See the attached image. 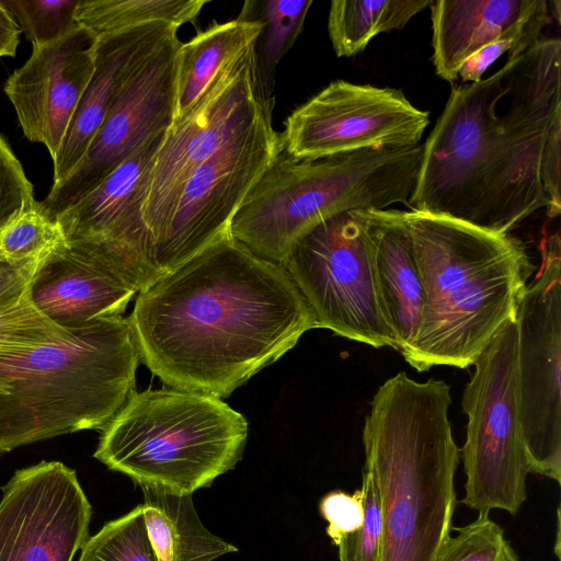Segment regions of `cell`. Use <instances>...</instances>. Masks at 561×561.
Returning a JSON list of instances; mask_svg holds the SVG:
<instances>
[{
	"mask_svg": "<svg viewBox=\"0 0 561 561\" xmlns=\"http://www.w3.org/2000/svg\"><path fill=\"white\" fill-rule=\"evenodd\" d=\"M140 360L174 389L228 397L316 329L287 271L230 233L137 293Z\"/></svg>",
	"mask_w": 561,
	"mask_h": 561,
	"instance_id": "1",
	"label": "cell"
},
{
	"mask_svg": "<svg viewBox=\"0 0 561 561\" xmlns=\"http://www.w3.org/2000/svg\"><path fill=\"white\" fill-rule=\"evenodd\" d=\"M561 116V42L541 38L486 79L453 87L423 144L411 210L510 233L548 208L541 156Z\"/></svg>",
	"mask_w": 561,
	"mask_h": 561,
	"instance_id": "2",
	"label": "cell"
},
{
	"mask_svg": "<svg viewBox=\"0 0 561 561\" xmlns=\"http://www.w3.org/2000/svg\"><path fill=\"white\" fill-rule=\"evenodd\" d=\"M450 387L400 371L376 391L363 430L364 470L381 513L380 561H436L450 537L459 462Z\"/></svg>",
	"mask_w": 561,
	"mask_h": 561,
	"instance_id": "3",
	"label": "cell"
},
{
	"mask_svg": "<svg viewBox=\"0 0 561 561\" xmlns=\"http://www.w3.org/2000/svg\"><path fill=\"white\" fill-rule=\"evenodd\" d=\"M424 305L404 358L419 371L467 368L515 317L535 266L525 243L445 216L404 211Z\"/></svg>",
	"mask_w": 561,
	"mask_h": 561,
	"instance_id": "4",
	"label": "cell"
},
{
	"mask_svg": "<svg viewBox=\"0 0 561 561\" xmlns=\"http://www.w3.org/2000/svg\"><path fill=\"white\" fill-rule=\"evenodd\" d=\"M140 355L128 318L69 330L0 371V454L102 430L135 391Z\"/></svg>",
	"mask_w": 561,
	"mask_h": 561,
	"instance_id": "5",
	"label": "cell"
},
{
	"mask_svg": "<svg viewBox=\"0 0 561 561\" xmlns=\"http://www.w3.org/2000/svg\"><path fill=\"white\" fill-rule=\"evenodd\" d=\"M422 153L423 144L317 159L282 149L239 207L230 234L256 256L282 265L302 234L336 214L409 205Z\"/></svg>",
	"mask_w": 561,
	"mask_h": 561,
	"instance_id": "6",
	"label": "cell"
},
{
	"mask_svg": "<svg viewBox=\"0 0 561 561\" xmlns=\"http://www.w3.org/2000/svg\"><path fill=\"white\" fill-rule=\"evenodd\" d=\"M244 416L220 398L182 389L134 391L102 428L94 458L140 486L192 494L234 468Z\"/></svg>",
	"mask_w": 561,
	"mask_h": 561,
	"instance_id": "7",
	"label": "cell"
},
{
	"mask_svg": "<svg viewBox=\"0 0 561 561\" xmlns=\"http://www.w3.org/2000/svg\"><path fill=\"white\" fill-rule=\"evenodd\" d=\"M473 366L461 400L468 419L461 503L479 514L500 508L515 515L527 499L530 472L519 414L515 317L502 324Z\"/></svg>",
	"mask_w": 561,
	"mask_h": 561,
	"instance_id": "8",
	"label": "cell"
},
{
	"mask_svg": "<svg viewBox=\"0 0 561 561\" xmlns=\"http://www.w3.org/2000/svg\"><path fill=\"white\" fill-rule=\"evenodd\" d=\"M282 266L305 299L316 329L376 348H394L360 210L343 211L316 225L294 243Z\"/></svg>",
	"mask_w": 561,
	"mask_h": 561,
	"instance_id": "9",
	"label": "cell"
},
{
	"mask_svg": "<svg viewBox=\"0 0 561 561\" xmlns=\"http://www.w3.org/2000/svg\"><path fill=\"white\" fill-rule=\"evenodd\" d=\"M273 100L265 95L262 85L255 42L225 64L190 113L168 129L142 209L148 261L192 174Z\"/></svg>",
	"mask_w": 561,
	"mask_h": 561,
	"instance_id": "10",
	"label": "cell"
},
{
	"mask_svg": "<svg viewBox=\"0 0 561 561\" xmlns=\"http://www.w3.org/2000/svg\"><path fill=\"white\" fill-rule=\"evenodd\" d=\"M274 101L222 144L187 181L178 206L153 243L149 263L157 279L221 237L248 193L283 149L273 127Z\"/></svg>",
	"mask_w": 561,
	"mask_h": 561,
	"instance_id": "11",
	"label": "cell"
},
{
	"mask_svg": "<svg viewBox=\"0 0 561 561\" xmlns=\"http://www.w3.org/2000/svg\"><path fill=\"white\" fill-rule=\"evenodd\" d=\"M540 270L516 310L517 385L530 472L561 482V240L541 243Z\"/></svg>",
	"mask_w": 561,
	"mask_h": 561,
	"instance_id": "12",
	"label": "cell"
},
{
	"mask_svg": "<svg viewBox=\"0 0 561 561\" xmlns=\"http://www.w3.org/2000/svg\"><path fill=\"white\" fill-rule=\"evenodd\" d=\"M428 124L400 90L335 80L293 111L280 135L288 154L317 159L414 147Z\"/></svg>",
	"mask_w": 561,
	"mask_h": 561,
	"instance_id": "13",
	"label": "cell"
},
{
	"mask_svg": "<svg viewBox=\"0 0 561 561\" xmlns=\"http://www.w3.org/2000/svg\"><path fill=\"white\" fill-rule=\"evenodd\" d=\"M167 131L145 141L55 217L69 249L100 262L137 291L157 280L148 261L142 209Z\"/></svg>",
	"mask_w": 561,
	"mask_h": 561,
	"instance_id": "14",
	"label": "cell"
},
{
	"mask_svg": "<svg viewBox=\"0 0 561 561\" xmlns=\"http://www.w3.org/2000/svg\"><path fill=\"white\" fill-rule=\"evenodd\" d=\"M180 45L176 31L137 65L116 94L83 158L38 202L47 215L55 219L145 141L171 127Z\"/></svg>",
	"mask_w": 561,
	"mask_h": 561,
	"instance_id": "15",
	"label": "cell"
},
{
	"mask_svg": "<svg viewBox=\"0 0 561 561\" xmlns=\"http://www.w3.org/2000/svg\"><path fill=\"white\" fill-rule=\"evenodd\" d=\"M1 490L0 561L73 560L92 516L73 469L41 461L15 471Z\"/></svg>",
	"mask_w": 561,
	"mask_h": 561,
	"instance_id": "16",
	"label": "cell"
},
{
	"mask_svg": "<svg viewBox=\"0 0 561 561\" xmlns=\"http://www.w3.org/2000/svg\"><path fill=\"white\" fill-rule=\"evenodd\" d=\"M96 41L79 24L61 38L33 47L3 84L24 136L44 145L53 161L93 75Z\"/></svg>",
	"mask_w": 561,
	"mask_h": 561,
	"instance_id": "17",
	"label": "cell"
},
{
	"mask_svg": "<svg viewBox=\"0 0 561 561\" xmlns=\"http://www.w3.org/2000/svg\"><path fill=\"white\" fill-rule=\"evenodd\" d=\"M178 30L165 22H149L98 36L94 71L53 161L51 185L62 182L83 158L137 65Z\"/></svg>",
	"mask_w": 561,
	"mask_h": 561,
	"instance_id": "18",
	"label": "cell"
},
{
	"mask_svg": "<svg viewBox=\"0 0 561 561\" xmlns=\"http://www.w3.org/2000/svg\"><path fill=\"white\" fill-rule=\"evenodd\" d=\"M137 293L100 262L69 248L38 270L31 287L36 308L65 330L123 316Z\"/></svg>",
	"mask_w": 561,
	"mask_h": 561,
	"instance_id": "19",
	"label": "cell"
},
{
	"mask_svg": "<svg viewBox=\"0 0 561 561\" xmlns=\"http://www.w3.org/2000/svg\"><path fill=\"white\" fill-rule=\"evenodd\" d=\"M370 244L377 294L394 350L405 358L413 346L424 290L404 211L362 209Z\"/></svg>",
	"mask_w": 561,
	"mask_h": 561,
	"instance_id": "20",
	"label": "cell"
},
{
	"mask_svg": "<svg viewBox=\"0 0 561 561\" xmlns=\"http://www.w3.org/2000/svg\"><path fill=\"white\" fill-rule=\"evenodd\" d=\"M542 0H437L431 5L433 65L454 82L462 64L536 11Z\"/></svg>",
	"mask_w": 561,
	"mask_h": 561,
	"instance_id": "21",
	"label": "cell"
},
{
	"mask_svg": "<svg viewBox=\"0 0 561 561\" xmlns=\"http://www.w3.org/2000/svg\"><path fill=\"white\" fill-rule=\"evenodd\" d=\"M149 538L159 561H213L238 551L202 524L192 494L140 486Z\"/></svg>",
	"mask_w": 561,
	"mask_h": 561,
	"instance_id": "22",
	"label": "cell"
},
{
	"mask_svg": "<svg viewBox=\"0 0 561 561\" xmlns=\"http://www.w3.org/2000/svg\"><path fill=\"white\" fill-rule=\"evenodd\" d=\"M262 27L260 21L237 18L225 23L215 22L188 42L181 43L172 125L190 113L225 64L257 41Z\"/></svg>",
	"mask_w": 561,
	"mask_h": 561,
	"instance_id": "23",
	"label": "cell"
},
{
	"mask_svg": "<svg viewBox=\"0 0 561 561\" xmlns=\"http://www.w3.org/2000/svg\"><path fill=\"white\" fill-rule=\"evenodd\" d=\"M34 264L0 262V371L33 347L68 334L34 305L31 287Z\"/></svg>",
	"mask_w": 561,
	"mask_h": 561,
	"instance_id": "24",
	"label": "cell"
},
{
	"mask_svg": "<svg viewBox=\"0 0 561 561\" xmlns=\"http://www.w3.org/2000/svg\"><path fill=\"white\" fill-rule=\"evenodd\" d=\"M433 0H335L330 3L328 32L337 57L363 51L377 35L403 28Z\"/></svg>",
	"mask_w": 561,
	"mask_h": 561,
	"instance_id": "25",
	"label": "cell"
},
{
	"mask_svg": "<svg viewBox=\"0 0 561 561\" xmlns=\"http://www.w3.org/2000/svg\"><path fill=\"white\" fill-rule=\"evenodd\" d=\"M207 0H79L75 18L100 36L149 22L193 23Z\"/></svg>",
	"mask_w": 561,
	"mask_h": 561,
	"instance_id": "26",
	"label": "cell"
},
{
	"mask_svg": "<svg viewBox=\"0 0 561 561\" xmlns=\"http://www.w3.org/2000/svg\"><path fill=\"white\" fill-rule=\"evenodd\" d=\"M311 4L312 0H249L243 3L238 18L263 24L256 41V57L267 98H272L276 67L301 33Z\"/></svg>",
	"mask_w": 561,
	"mask_h": 561,
	"instance_id": "27",
	"label": "cell"
},
{
	"mask_svg": "<svg viewBox=\"0 0 561 561\" xmlns=\"http://www.w3.org/2000/svg\"><path fill=\"white\" fill-rule=\"evenodd\" d=\"M67 249L59 224L38 202L0 228V262L11 266L34 264L41 268Z\"/></svg>",
	"mask_w": 561,
	"mask_h": 561,
	"instance_id": "28",
	"label": "cell"
},
{
	"mask_svg": "<svg viewBox=\"0 0 561 561\" xmlns=\"http://www.w3.org/2000/svg\"><path fill=\"white\" fill-rule=\"evenodd\" d=\"M78 561H159L148 535L142 505L106 523L89 537Z\"/></svg>",
	"mask_w": 561,
	"mask_h": 561,
	"instance_id": "29",
	"label": "cell"
},
{
	"mask_svg": "<svg viewBox=\"0 0 561 561\" xmlns=\"http://www.w3.org/2000/svg\"><path fill=\"white\" fill-rule=\"evenodd\" d=\"M32 46L55 42L79 26V0H0Z\"/></svg>",
	"mask_w": 561,
	"mask_h": 561,
	"instance_id": "30",
	"label": "cell"
},
{
	"mask_svg": "<svg viewBox=\"0 0 561 561\" xmlns=\"http://www.w3.org/2000/svg\"><path fill=\"white\" fill-rule=\"evenodd\" d=\"M442 547L436 561H520L503 529L489 515L460 528Z\"/></svg>",
	"mask_w": 561,
	"mask_h": 561,
	"instance_id": "31",
	"label": "cell"
},
{
	"mask_svg": "<svg viewBox=\"0 0 561 561\" xmlns=\"http://www.w3.org/2000/svg\"><path fill=\"white\" fill-rule=\"evenodd\" d=\"M360 490L364 523L359 529L344 536L337 543L340 561H380V504L374 480L366 470H363Z\"/></svg>",
	"mask_w": 561,
	"mask_h": 561,
	"instance_id": "32",
	"label": "cell"
},
{
	"mask_svg": "<svg viewBox=\"0 0 561 561\" xmlns=\"http://www.w3.org/2000/svg\"><path fill=\"white\" fill-rule=\"evenodd\" d=\"M36 204L32 182L9 144L0 135V228Z\"/></svg>",
	"mask_w": 561,
	"mask_h": 561,
	"instance_id": "33",
	"label": "cell"
},
{
	"mask_svg": "<svg viewBox=\"0 0 561 561\" xmlns=\"http://www.w3.org/2000/svg\"><path fill=\"white\" fill-rule=\"evenodd\" d=\"M319 507L321 515L329 523L327 534L335 546L344 536L359 529L364 523L360 489L352 495L343 491L330 492L322 497Z\"/></svg>",
	"mask_w": 561,
	"mask_h": 561,
	"instance_id": "34",
	"label": "cell"
},
{
	"mask_svg": "<svg viewBox=\"0 0 561 561\" xmlns=\"http://www.w3.org/2000/svg\"><path fill=\"white\" fill-rule=\"evenodd\" d=\"M560 163L561 116L557 117L550 127L541 156V181L549 201L547 215L552 219L561 211Z\"/></svg>",
	"mask_w": 561,
	"mask_h": 561,
	"instance_id": "35",
	"label": "cell"
},
{
	"mask_svg": "<svg viewBox=\"0 0 561 561\" xmlns=\"http://www.w3.org/2000/svg\"><path fill=\"white\" fill-rule=\"evenodd\" d=\"M22 31L0 1V58L14 57Z\"/></svg>",
	"mask_w": 561,
	"mask_h": 561,
	"instance_id": "36",
	"label": "cell"
},
{
	"mask_svg": "<svg viewBox=\"0 0 561 561\" xmlns=\"http://www.w3.org/2000/svg\"><path fill=\"white\" fill-rule=\"evenodd\" d=\"M549 5H550V12H552V16L556 18V20L558 21V23H560V16H561V1L560 0H552V1H549Z\"/></svg>",
	"mask_w": 561,
	"mask_h": 561,
	"instance_id": "37",
	"label": "cell"
}]
</instances>
